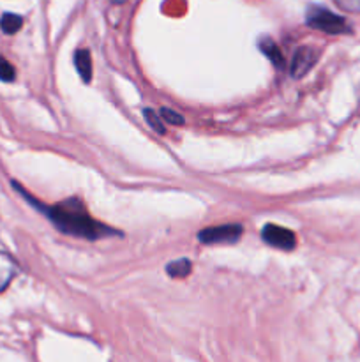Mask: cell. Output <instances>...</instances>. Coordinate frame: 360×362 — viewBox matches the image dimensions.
I'll return each mask as SVG.
<instances>
[{"instance_id":"obj_1","label":"cell","mask_w":360,"mask_h":362,"mask_svg":"<svg viewBox=\"0 0 360 362\" xmlns=\"http://www.w3.org/2000/svg\"><path fill=\"white\" fill-rule=\"evenodd\" d=\"M14 187H16V189L23 194V198H27L37 211H41L42 214L52 221V225L55 226L56 230H60L62 233L87 240H99L109 235L122 237V233H120L119 230L109 228L104 223L92 218L80 198H69V200H64L56 205H44L41 204V202L34 200V198H32L27 191L21 189L18 184H14Z\"/></svg>"},{"instance_id":"obj_2","label":"cell","mask_w":360,"mask_h":362,"mask_svg":"<svg viewBox=\"0 0 360 362\" xmlns=\"http://www.w3.org/2000/svg\"><path fill=\"white\" fill-rule=\"evenodd\" d=\"M306 23L309 25L314 30L325 32V34L330 35H339V34H349L352 27L348 25V21L344 20L339 14L332 13L327 7L321 6H311L306 13Z\"/></svg>"},{"instance_id":"obj_3","label":"cell","mask_w":360,"mask_h":362,"mask_svg":"<svg viewBox=\"0 0 360 362\" xmlns=\"http://www.w3.org/2000/svg\"><path fill=\"white\" fill-rule=\"evenodd\" d=\"M244 228L239 223H229V225H219L205 228L198 233V239L203 244H232L242 237Z\"/></svg>"},{"instance_id":"obj_4","label":"cell","mask_w":360,"mask_h":362,"mask_svg":"<svg viewBox=\"0 0 360 362\" xmlns=\"http://www.w3.org/2000/svg\"><path fill=\"white\" fill-rule=\"evenodd\" d=\"M318 59H320V52L316 48H313V46H300L293 53L292 64H289V74L296 78V80L306 76L313 69L314 64L318 62Z\"/></svg>"},{"instance_id":"obj_5","label":"cell","mask_w":360,"mask_h":362,"mask_svg":"<svg viewBox=\"0 0 360 362\" xmlns=\"http://www.w3.org/2000/svg\"><path fill=\"white\" fill-rule=\"evenodd\" d=\"M261 239L272 247H279L282 251H293L296 246V235L288 228L277 225H265L261 230Z\"/></svg>"},{"instance_id":"obj_6","label":"cell","mask_w":360,"mask_h":362,"mask_svg":"<svg viewBox=\"0 0 360 362\" xmlns=\"http://www.w3.org/2000/svg\"><path fill=\"white\" fill-rule=\"evenodd\" d=\"M18 272H20L18 262L9 253L0 251V292H4L11 285Z\"/></svg>"},{"instance_id":"obj_7","label":"cell","mask_w":360,"mask_h":362,"mask_svg":"<svg viewBox=\"0 0 360 362\" xmlns=\"http://www.w3.org/2000/svg\"><path fill=\"white\" fill-rule=\"evenodd\" d=\"M258 48H260V52L263 53V55L267 57V59L270 60L272 64H274L275 69H284V67H286L284 55H282L281 48H279V46L275 45V42L272 41L268 35H265V37H260V41H258Z\"/></svg>"},{"instance_id":"obj_8","label":"cell","mask_w":360,"mask_h":362,"mask_svg":"<svg viewBox=\"0 0 360 362\" xmlns=\"http://www.w3.org/2000/svg\"><path fill=\"white\" fill-rule=\"evenodd\" d=\"M74 67H76L78 74L85 83H90L92 80V57L87 48L76 49L74 52Z\"/></svg>"},{"instance_id":"obj_9","label":"cell","mask_w":360,"mask_h":362,"mask_svg":"<svg viewBox=\"0 0 360 362\" xmlns=\"http://www.w3.org/2000/svg\"><path fill=\"white\" fill-rule=\"evenodd\" d=\"M191 271H193V264H191L189 258H180V260L169 262V264L166 265L168 276H172V278L175 279L186 278V276L191 274Z\"/></svg>"},{"instance_id":"obj_10","label":"cell","mask_w":360,"mask_h":362,"mask_svg":"<svg viewBox=\"0 0 360 362\" xmlns=\"http://www.w3.org/2000/svg\"><path fill=\"white\" fill-rule=\"evenodd\" d=\"M21 25H23V18L14 13H6L0 18V27H2L6 34H16L21 28Z\"/></svg>"},{"instance_id":"obj_11","label":"cell","mask_w":360,"mask_h":362,"mask_svg":"<svg viewBox=\"0 0 360 362\" xmlns=\"http://www.w3.org/2000/svg\"><path fill=\"white\" fill-rule=\"evenodd\" d=\"M143 117H145V120L148 122V126H150L152 129L155 131V133H157V134H164L166 133V127H164V124H162L161 115H157L154 110L145 108L143 110Z\"/></svg>"},{"instance_id":"obj_12","label":"cell","mask_w":360,"mask_h":362,"mask_svg":"<svg viewBox=\"0 0 360 362\" xmlns=\"http://www.w3.org/2000/svg\"><path fill=\"white\" fill-rule=\"evenodd\" d=\"M14 78H16V71H14L13 64L4 59V57H0V80L9 83V81H14Z\"/></svg>"},{"instance_id":"obj_13","label":"cell","mask_w":360,"mask_h":362,"mask_svg":"<svg viewBox=\"0 0 360 362\" xmlns=\"http://www.w3.org/2000/svg\"><path fill=\"white\" fill-rule=\"evenodd\" d=\"M161 119L166 124H172V126H182L184 124V117L180 113H176L175 110L169 108H161Z\"/></svg>"},{"instance_id":"obj_14","label":"cell","mask_w":360,"mask_h":362,"mask_svg":"<svg viewBox=\"0 0 360 362\" xmlns=\"http://www.w3.org/2000/svg\"><path fill=\"white\" fill-rule=\"evenodd\" d=\"M337 7L348 13H360V0H334Z\"/></svg>"}]
</instances>
